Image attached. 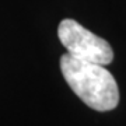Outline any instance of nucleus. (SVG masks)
I'll list each match as a JSON object with an SVG mask.
<instances>
[{
	"label": "nucleus",
	"instance_id": "obj_1",
	"mask_svg": "<svg viewBox=\"0 0 126 126\" xmlns=\"http://www.w3.org/2000/svg\"><path fill=\"white\" fill-rule=\"evenodd\" d=\"M60 70L69 87L90 108L99 112L116 108L119 88L116 80L102 64L64 53L60 58Z\"/></svg>",
	"mask_w": 126,
	"mask_h": 126
},
{
	"label": "nucleus",
	"instance_id": "obj_2",
	"mask_svg": "<svg viewBox=\"0 0 126 126\" xmlns=\"http://www.w3.org/2000/svg\"><path fill=\"white\" fill-rule=\"evenodd\" d=\"M58 36L67 53L77 59L102 66H107L113 60V50L108 42L74 20H62L58 28Z\"/></svg>",
	"mask_w": 126,
	"mask_h": 126
}]
</instances>
